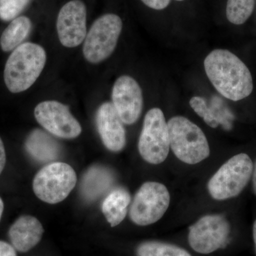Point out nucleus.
<instances>
[{
  "label": "nucleus",
  "mask_w": 256,
  "mask_h": 256,
  "mask_svg": "<svg viewBox=\"0 0 256 256\" xmlns=\"http://www.w3.org/2000/svg\"><path fill=\"white\" fill-rule=\"evenodd\" d=\"M170 148L183 162L196 164L206 160L210 148L201 128L182 116L172 118L168 122Z\"/></svg>",
  "instance_id": "3"
},
{
  "label": "nucleus",
  "mask_w": 256,
  "mask_h": 256,
  "mask_svg": "<svg viewBox=\"0 0 256 256\" xmlns=\"http://www.w3.org/2000/svg\"><path fill=\"white\" fill-rule=\"evenodd\" d=\"M170 195L162 184L148 182L143 184L134 195L130 217L138 226L156 223L169 208Z\"/></svg>",
  "instance_id": "8"
},
{
  "label": "nucleus",
  "mask_w": 256,
  "mask_h": 256,
  "mask_svg": "<svg viewBox=\"0 0 256 256\" xmlns=\"http://www.w3.org/2000/svg\"><path fill=\"white\" fill-rule=\"evenodd\" d=\"M3 212H4V203L0 197V220H1Z\"/></svg>",
  "instance_id": "27"
},
{
  "label": "nucleus",
  "mask_w": 256,
  "mask_h": 256,
  "mask_svg": "<svg viewBox=\"0 0 256 256\" xmlns=\"http://www.w3.org/2000/svg\"><path fill=\"white\" fill-rule=\"evenodd\" d=\"M6 164V152H5L4 144L0 138V174L2 172Z\"/></svg>",
  "instance_id": "25"
},
{
  "label": "nucleus",
  "mask_w": 256,
  "mask_h": 256,
  "mask_svg": "<svg viewBox=\"0 0 256 256\" xmlns=\"http://www.w3.org/2000/svg\"><path fill=\"white\" fill-rule=\"evenodd\" d=\"M114 176L104 166L95 165L86 172L80 183V193L89 202L97 200L112 186Z\"/></svg>",
  "instance_id": "16"
},
{
  "label": "nucleus",
  "mask_w": 256,
  "mask_h": 256,
  "mask_svg": "<svg viewBox=\"0 0 256 256\" xmlns=\"http://www.w3.org/2000/svg\"><path fill=\"white\" fill-rule=\"evenodd\" d=\"M86 8L82 0H70L58 14L56 30L60 44L68 48L82 44L86 36Z\"/></svg>",
  "instance_id": "11"
},
{
  "label": "nucleus",
  "mask_w": 256,
  "mask_h": 256,
  "mask_svg": "<svg viewBox=\"0 0 256 256\" xmlns=\"http://www.w3.org/2000/svg\"><path fill=\"white\" fill-rule=\"evenodd\" d=\"M176 1L181 2V1H184V0H176Z\"/></svg>",
  "instance_id": "29"
},
{
  "label": "nucleus",
  "mask_w": 256,
  "mask_h": 256,
  "mask_svg": "<svg viewBox=\"0 0 256 256\" xmlns=\"http://www.w3.org/2000/svg\"><path fill=\"white\" fill-rule=\"evenodd\" d=\"M122 28V22L118 15L106 14L98 18L86 36L84 58L92 64L107 60L116 50Z\"/></svg>",
  "instance_id": "6"
},
{
  "label": "nucleus",
  "mask_w": 256,
  "mask_h": 256,
  "mask_svg": "<svg viewBox=\"0 0 256 256\" xmlns=\"http://www.w3.org/2000/svg\"><path fill=\"white\" fill-rule=\"evenodd\" d=\"M229 234L230 226L224 216L208 215L202 217L190 227L188 242L195 252L208 254L225 247Z\"/></svg>",
  "instance_id": "9"
},
{
  "label": "nucleus",
  "mask_w": 256,
  "mask_h": 256,
  "mask_svg": "<svg viewBox=\"0 0 256 256\" xmlns=\"http://www.w3.org/2000/svg\"><path fill=\"white\" fill-rule=\"evenodd\" d=\"M138 256H192L184 249L158 242H146L137 248Z\"/></svg>",
  "instance_id": "19"
},
{
  "label": "nucleus",
  "mask_w": 256,
  "mask_h": 256,
  "mask_svg": "<svg viewBox=\"0 0 256 256\" xmlns=\"http://www.w3.org/2000/svg\"><path fill=\"white\" fill-rule=\"evenodd\" d=\"M254 6L255 0H228L226 18L234 24H242L252 14Z\"/></svg>",
  "instance_id": "20"
},
{
  "label": "nucleus",
  "mask_w": 256,
  "mask_h": 256,
  "mask_svg": "<svg viewBox=\"0 0 256 256\" xmlns=\"http://www.w3.org/2000/svg\"><path fill=\"white\" fill-rule=\"evenodd\" d=\"M96 122L98 132L106 148L116 152L122 150L126 144V129L112 102H104L98 108Z\"/></svg>",
  "instance_id": "13"
},
{
  "label": "nucleus",
  "mask_w": 256,
  "mask_h": 256,
  "mask_svg": "<svg viewBox=\"0 0 256 256\" xmlns=\"http://www.w3.org/2000/svg\"><path fill=\"white\" fill-rule=\"evenodd\" d=\"M46 62V50L40 45L26 42L13 50L5 65L4 78L8 90L18 94L36 82Z\"/></svg>",
  "instance_id": "2"
},
{
  "label": "nucleus",
  "mask_w": 256,
  "mask_h": 256,
  "mask_svg": "<svg viewBox=\"0 0 256 256\" xmlns=\"http://www.w3.org/2000/svg\"><path fill=\"white\" fill-rule=\"evenodd\" d=\"M141 1L151 9L162 10L168 8L171 0H141Z\"/></svg>",
  "instance_id": "23"
},
{
  "label": "nucleus",
  "mask_w": 256,
  "mask_h": 256,
  "mask_svg": "<svg viewBox=\"0 0 256 256\" xmlns=\"http://www.w3.org/2000/svg\"><path fill=\"white\" fill-rule=\"evenodd\" d=\"M37 122L55 137L74 139L82 132L78 120L70 112L68 106L56 100L40 102L34 109Z\"/></svg>",
  "instance_id": "10"
},
{
  "label": "nucleus",
  "mask_w": 256,
  "mask_h": 256,
  "mask_svg": "<svg viewBox=\"0 0 256 256\" xmlns=\"http://www.w3.org/2000/svg\"><path fill=\"white\" fill-rule=\"evenodd\" d=\"M254 164L250 156L240 153L232 156L210 178L208 190L216 200H226L238 196L250 181Z\"/></svg>",
  "instance_id": "4"
},
{
  "label": "nucleus",
  "mask_w": 256,
  "mask_h": 256,
  "mask_svg": "<svg viewBox=\"0 0 256 256\" xmlns=\"http://www.w3.org/2000/svg\"><path fill=\"white\" fill-rule=\"evenodd\" d=\"M0 256H18L16 250L12 244L0 240Z\"/></svg>",
  "instance_id": "24"
},
{
  "label": "nucleus",
  "mask_w": 256,
  "mask_h": 256,
  "mask_svg": "<svg viewBox=\"0 0 256 256\" xmlns=\"http://www.w3.org/2000/svg\"><path fill=\"white\" fill-rule=\"evenodd\" d=\"M254 242H255L256 250V222H254Z\"/></svg>",
  "instance_id": "28"
},
{
  "label": "nucleus",
  "mask_w": 256,
  "mask_h": 256,
  "mask_svg": "<svg viewBox=\"0 0 256 256\" xmlns=\"http://www.w3.org/2000/svg\"><path fill=\"white\" fill-rule=\"evenodd\" d=\"M32 28V21L26 16H20L12 20L0 38L2 50L9 52L22 44L30 35Z\"/></svg>",
  "instance_id": "18"
},
{
  "label": "nucleus",
  "mask_w": 256,
  "mask_h": 256,
  "mask_svg": "<svg viewBox=\"0 0 256 256\" xmlns=\"http://www.w3.org/2000/svg\"><path fill=\"white\" fill-rule=\"evenodd\" d=\"M170 148L169 130L161 109L154 108L148 111L138 142L141 156L152 164L164 161Z\"/></svg>",
  "instance_id": "7"
},
{
  "label": "nucleus",
  "mask_w": 256,
  "mask_h": 256,
  "mask_svg": "<svg viewBox=\"0 0 256 256\" xmlns=\"http://www.w3.org/2000/svg\"><path fill=\"white\" fill-rule=\"evenodd\" d=\"M207 76L217 92L229 100L238 101L252 94L254 82L250 70L237 56L216 50L204 60Z\"/></svg>",
  "instance_id": "1"
},
{
  "label": "nucleus",
  "mask_w": 256,
  "mask_h": 256,
  "mask_svg": "<svg viewBox=\"0 0 256 256\" xmlns=\"http://www.w3.org/2000/svg\"><path fill=\"white\" fill-rule=\"evenodd\" d=\"M112 105L124 124L137 122L142 114L143 96L138 82L129 76H122L114 82Z\"/></svg>",
  "instance_id": "12"
},
{
  "label": "nucleus",
  "mask_w": 256,
  "mask_h": 256,
  "mask_svg": "<svg viewBox=\"0 0 256 256\" xmlns=\"http://www.w3.org/2000/svg\"><path fill=\"white\" fill-rule=\"evenodd\" d=\"M130 202L129 192L124 188H114L107 195L101 208L111 227L119 225L124 220Z\"/></svg>",
  "instance_id": "17"
},
{
  "label": "nucleus",
  "mask_w": 256,
  "mask_h": 256,
  "mask_svg": "<svg viewBox=\"0 0 256 256\" xmlns=\"http://www.w3.org/2000/svg\"><path fill=\"white\" fill-rule=\"evenodd\" d=\"M76 183V173L70 165L54 162L37 172L32 186L35 195L41 201L56 204L68 196Z\"/></svg>",
  "instance_id": "5"
},
{
  "label": "nucleus",
  "mask_w": 256,
  "mask_h": 256,
  "mask_svg": "<svg viewBox=\"0 0 256 256\" xmlns=\"http://www.w3.org/2000/svg\"><path fill=\"white\" fill-rule=\"evenodd\" d=\"M190 105L198 116L204 119L210 128H216L220 126L216 120L210 112V106L204 98L194 96L190 101Z\"/></svg>",
  "instance_id": "22"
},
{
  "label": "nucleus",
  "mask_w": 256,
  "mask_h": 256,
  "mask_svg": "<svg viewBox=\"0 0 256 256\" xmlns=\"http://www.w3.org/2000/svg\"><path fill=\"white\" fill-rule=\"evenodd\" d=\"M25 148L34 160L41 163H52L60 158V146L58 141L50 132L40 129H35L30 132Z\"/></svg>",
  "instance_id": "15"
},
{
  "label": "nucleus",
  "mask_w": 256,
  "mask_h": 256,
  "mask_svg": "<svg viewBox=\"0 0 256 256\" xmlns=\"http://www.w3.org/2000/svg\"><path fill=\"white\" fill-rule=\"evenodd\" d=\"M44 232L43 226L36 217L24 215L15 220L10 227L8 234L15 250L26 252L40 242Z\"/></svg>",
  "instance_id": "14"
},
{
  "label": "nucleus",
  "mask_w": 256,
  "mask_h": 256,
  "mask_svg": "<svg viewBox=\"0 0 256 256\" xmlns=\"http://www.w3.org/2000/svg\"><path fill=\"white\" fill-rule=\"evenodd\" d=\"M252 185H254V190L256 195V162L252 170Z\"/></svg>",
  "instance_id": "26"
},
{
  "label": "nucleus",
  "mask_w": 256,
  "mask_h": 256,
  "mask_svg": "<svg viewBox=\"0 0 256 256\" xmlns=\"http://www.w3.org/2000/svg\"><path fill=\"white\" fill-rule=\"evenodd\" d=\"M32 0H0V20L8 22L18 18Z\"/></svg>",
  "instance_id": "21"
}]
</instances>
